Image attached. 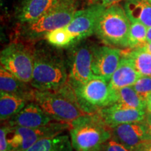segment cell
<instances>
[{"label": "cell", "instance_id": "obj_12", "mask_svg": "<svg viewBox=\"0 0 151 151\" xmlns=\"http://www.w3.org/2000/svg\"><path fill=\"white\" fill-rule=\"evenodd\" d=\"M97 113L105 123L112 128L121 124L142 122L146 118L147 111L115 103L100 109Z\"/></svg>", "mask_w": 151, "mask_h": 151}, {"label": "cell", "instance_id": "obj_15", "mask_svg": "<svg viewBox=\"0 0 151 151\" xmlns=\"http://www.w3.org/2000/svg\"><path fill=\"white\" fill-rule=\"evenodd\" d=\"M58 0H22L16 10V18L21 24L41 18L55 4Z\"/></svg>", "mask_w": 151, "mask_h": 151}, {"label": "cell", "instance_id": "obj_4", "mask_svg": "<svg viewBox=\"0 0 151 151\" xmlns=\"http://www.w3.org/2000/svg\"><path fill=\"white\" fill-rule=\"evenodd\" d=\"M129 18L124 7L115 4L106 7L99 17L94 34L109 46L129 48Z\"/></svg>", "mask_w": 151, "mask_h": 151}, {"label": "cell", "instance_id": "obj_14", "mask_svg": "<svg viewBox=\"0 0 151 151\" xmlns=\"http://www.w3.org/2000/svg\"><path fill=\"white\" fill-rule=\"evenodd\" d=\"M53 120L46 114L39 105L32 101L18 113L8 120L11 127H38L46 125Z\"/></svg>", "mask_w": 151, "mask_h": 151}, {"label": "cell", "instance_id": "obj_27", "mask_svg": "<svg viewBox=\"0 0 151 151\" xmlns=\"http://www.w3.org/2000/svg\"><path fill=\"white\" fill-rule=\"evenodd\" d=\"M7 125H4L0 129V151H9V146L7 141Z\"/></svg>", "mask_w": 151, "mask_h": 151}, {"label": "cell", "instance_id": "obj_19", "mask_svg": "<svg viewBox=\"0 0 151 151\" xmlns=\"http://www.w3.org/2000/svg\"><path fill=\"white\" fill-rule=\"evenodd\" d=\"M29 101L25 97L8 92L0 94V118L1 121L8 120L18 113Z\"/></svg>", "mask_w": 151, "mask_h": 151}, {"label": "cell", "instance_id": "obj_16", "mask_svg": "<svg viewBox=\"0 0 151 151\" xmlns=\"http://www.w3.org/2000/svg\"><path fill=\"white\" fill-rule=\"evenodd\" d=\"M141 76L129 60L122 55L120 64L109 81V85L113 90H117L124 87L132 86Z\"/></svg>", "mask_w": 151, "mask_h": 151}, {"label": "cell", "instance_id": "obj_8", "mask_svg": "<svg viewBox=\"0 0 151 151\" xmlns=\"http://www.w3.org/2000/svg\"><path fill=\"white\" fill-rule=\"evenodd\" d=\"M67 60L68 81L72 88L86 83L93 76L92 59L96 46L79 41L73 45Z\"/></svg>", "mask_w": 151, "mask_h": 151}, {"label": "cell", "instance_id": "obj_6", "mask_svg": "<svg viewBox=\"0 0 151 151\" xmlns=\"http://www.w3.org/2000/svg\"><path fill=\"white\" fill-rule=\"evenodd\" d=\"M78 105L85 113H94L118 101L116 90L101 77L93 76L86 83L73 88Z\"/></svg>", "mask_w": 151, "mask_h": 151}, {"label": "cell", "instance_id": "obj_17", "mask_svg": "<svg viewBox=\"0 0 151 151\" xmlns=\"http://www.w3.org/2000/svg\"><path fill=\"white\" fill-rule=\"evenodd\" d=\"M28 83L15 76L9 71L1 66L0 69V90L1 92H8L25 97L29 101H32L33 92L35 89L32 86L29 87Z\"/></svg>", "mask_w": 151, "mask_h": 151}, {"label": "cell", "instance_id": "obj_24", "mask_svg": "<svg viewBox=\"0 0 151 151\" xmlns=\"http://www.w3.org/2000/svg\"><path fill=\"white\" fill-rule=\"evenodd\" d=\"M130 22L129 48L132 49L141 48L147 43L146 39L148 27L135 20H130Z\"/></svg>", "mask_w": 151, "mask_h": 151}, {"label": "cell", "instance_id": "obj_33", "mask_svg": "<svg viewBox=\"0 0 151 151\" xmlns=\"http://www.w3.org/2000/svg\"><path fill=\"white\" fill-rule=\"evenodd\" d=\"M147 42L151 41V27H148V33H147Z\"/></svg>", "mask_w": 151, "mask_h": 151}, {"label": "cell", "instance_id": "obj_26", "mask_svg": "<svg viewBox=\"0 0 151 151\" xmlns=\"http://www.w3.org/2000/svg\"><path fill=\"white\" fill-rule=\"evenodd\" d=\"M137 149L132 150L111 138L104 143L100 151H137Z\"/></svg>", "mask_w": 151, "mask_h": 151}, {"label": "cell", "instance_id": "obj_2", "mask_svg": "<svg viewBox=\"0 0 151 151\" xmlns=\"http://www.w3.org/2000/svg\"><path fill=\"white\" fill-rule=\"evenodd\" d=\"M69 132L76 151H100L111 138V128L97 113H85L73 120Z\"/></svg>", "mask_w": 151, "mask_h": 151}, {"label": "cell", "instance_id": "obj_11", "mask_svg": "<svg viewBox=\"0 0 151 151\" xmlns=\"http://www.w3.org/2000/svg\"><path fill=\"white\" fill-rule=\"evenodd\" d=\"M120 48L111 46H96L92 59L93 75L101 77L109 82L122 58Z\"/></svg>", "mask_w": 151, "mask_h": 151}, {"label": "cell", "instance_id": "obj_5", "mask_svg": "<svg viewBox=\"0 0 151 151\" xmlns=\"http://www.w3.org/2000/svg\"><path fill=\"white\" fill-rule=\"evenodd\" d=\"M78 0H58L41 18L22 24L21 35L29 40H37L52 30L67 27L78 11Z\"/></svg>", "mask_w": 151, "mask_h": 151}, {"label": "cell", "instance_id": "obj_18", "mask_svg": "<svg viewBox=\"0 0 151 151\" xmlns=\"http://www.w3.org/2000/svg\"><path fill=\"white\" fill-rule=\"evenodd\" d=\"M124 9L130 20H135L151 27V1L146 0H125Z\"/></svg>", "mask_w": 151, "mask_h": 151}, {"label": "cell", "instance_id": "obj_7", "mask_svg": "<svg viewBox=\"0 0 151 151\" xmlns=\"http://www.w3.org/2000/svg\"><path fill=\"white\" fill-rule=\"evenodd\" d=\"M7 127L9 151H25L41 139L61 134L64 130L70 128V123L53 120L38 127Z\"/></svg>", "mask_w": 151, "mask_h": 151}, {"label": "cell", "instance_id": "obj_1", "mask_svg": "<svg viewBox=\"0 0 151 151\" xmlns=\"http://www.w3.org/2000/svg\"><path fill=\"white\" fill-rule=\"evenodd\" d=\"M68 81L67 60L46 48L34 50V68L30 86L38 90L58 91Z\"/></svg>", "mask_w": 151, "mask_h": 151}, {"label": "cell", "instance_id": "obj_36", "mask_svg": "<svg viewBox=\"0 0 151 151\" xmlns=\"http://www.w3.org/2000/svg\"><path fill=\"white\" fill-rule=\"evenodd\" d=\"M1 1H2V0H1Z\"/></svg>", "mask_w": 151, "mask_h": 151}, {"label": "cell", "instance_id": "obj_31", "mask_svg": "<svg viewBox=\"0 0 151 151\" xmlns=\"http://www.w3.org/2000/svg\"><path fill=\"white\" fill-rule=\"evenodd\" d=\"M146 110L147 112L151 113V93L146 99Z\"/></svg>", "mask_w": 151, "mask_h": 151}, {"label": "cell", "instance_id": "obj_35", "mask_svg": "<svg viewBox=\"0 0 151 151\" xmlns=\"http://www.w3.org/2000/svg\"><path fill=\"white\" fill-rule=\"evenodd\" d=\"M11 151H16V150H11Z\"/></svg>", "mask_w": 151, "mask_h": 151}, {"label": "cell", "instance_id": "obj_32", "mask_svg": "<svg viewBox=\"0 0 151 151\" xmlns=\"http://www.w3.org/2000/svg\"><path fill=\"white\" fill-rule=\"evenodd\" d=\"M140 48L143 49V50H146V51L151 53V41H150V42H147L144 46L141 47Z\"/></svg>", "mask_w": 151, "mask_h": 151}, {"label": "cell", "instance_id": "obj_30", "mask_svg": "<svg viewBox=\"0 0 151 151\" xmlns=\"http://www.w3.org/2000/svg\"><path fill=\"white\" fill-rule=\"evenodd\" d=\"M137 151H151V142L144 143L138 148Z\"/></svg>", "mask_w": 151, "mask_h": 151}, {"label": "cell", "instance_id": "obj_21", "mask_svg": "<svg viewBox=\"0 0 151 151\" xmlns=\"http://www.w3.org/2000/svg\"><path fill=\"white\" fill-rule=\"evenodd\" d=\"M122 55L129 60L141 76H151V53L138 48L127 52H122Z\"/></svg>", "mask_w": 151, "mask_h": 151}, {"label": "cell", "instance_id": "obj_10", "mask_svg": "<svg viewBox=\"0 0 151 151\" xmlns=\"http://www.w3.org/2000/svg\"><path fill=\"white\" fill-rule=\"evenodd\" d=\"M106 8L99 4H91L76 12L66 28L74 36L77 42L94 34L98 20Z\"/></svg>", "mask_w": 151, "mask_h": 151}, {"label": "cell", "instance_id": "obj_34", "mask_svg": "<svg viewBox=\"0 0 151 151\" xmlns=\"http://www.w3.org/2000/svg\"><path fill=\"white\" fill-rule=\"evenodd\" d=\"M146 1H151V0H146Z\"/></svg>", "mask_w": 151, "mask_h": 151}, {"label": "cell", "instance_id": "obj_25", "mask_svg": "<svg viewBox=\"0 0 151 151\" xmlns=\"http://www.w3.org/2000/svg\"><path fill=\"white\" fill-rule=\"evenodd\" d=\"M132 87L146 101L147 97L151 93V76H141Z\"/></svg>", "mask_w": 151, "mask_h": 151}, {"label": "cell", "instance_id": "obj_23", "mask_svg": "<svg viewBox=\"0 0 151 151\" xmlns=\"http://www.w3.org/2000/svg\"><path fill=\"white\" fill-rule=\"evenodd\" d=\"M44 38L49 44L57 48L70 47L77 42L74 36L66 27L52 30L47 34Z\"/></svg>", "mask_w": 151, "mask_h": 151}, {"label": "cell", "instance_id": "obj_9", "mask_svg": "<svg viewBox=\"0 0 151 151\" xmlns=\"http://www.w3.org/2000/svg\"><path fill=\"white\" fill-rule=\"evenodd\" d=\"M1 66L15 76L30 83L34 68V51L20 43H12L1 50Z\"/></svg>", "mask_w": 151, "mask_h": 151}, {"label": "cell", "instance_id": "obj_28", "mask_svg": "<svg viewBox=\"0 0 151 151\" xmlns=\"http://www.w3.org/2000/svg\"><path fill=\"white\" fill-rule=\"evenodd\" d=\"M121 0H89L90 4H99L105 7L117 4Z\"/></svg>", "mask_w": 151, "mask_h": 151}, {"label": "cell", "instance_id": "obj_3", "mask_svg": "<svg viewBox=\"0 0 151 151\" xmlns=\"http://www.w3.org/2000/svg\"><path fill=\"white\" fill-rule=\"evenodd\" d=\"M32 101L55 121L71 124L73 120L85 114L77 104L73 88L68 83L58 91L35 89Z\"/></svg>", "mask_w": 151, "mask_h": 151}, {"label": "cell", "instance_id": "obj_22", "mask_svg": "<svg viewBox=\"0 0 151 151\" xmlns=\"http://www.w3.org/2000/svg\"><path fill=\"white\" fill-rule=\"evenodd\" d=\"M117 97L118 101L131 108L146 110V101L142 99L132 86L124 87L117 90Z\"/></svg>", "mask_w": 151, "mask_h": 151}, {"label": "cell", "instance_id": "obj_13", "mask_svg": "<svg viewBox=\"0 0 151 151\" xmlns=\"http://www.w3.org/2000/svg\"><path fill=\"white\" fill-rule=\"evenodd\" d=\"M111 138L132 150L148 142L145 124L142 122L124 123L111 128Z\"/></svg>", "mask_w": 151, "mask_h": 151}, {"label": "cell", "instance_id": "obj_29", "mask_svg": "<svg viewBox=\"0 0 151 151\" xmlns=\"http://www.w3.org/2000/svg\"><path fill=\"white\" fill-rule=\"evenodd\" d=\"M143 124H145L146 129L147 137H148V141L151 142V113L147 112L146 118L143 120Z\"/></svg>", "mask_w": 151, "mask_h": 151}, {"label": "cell", "instance_id": "obj_20", "mask_svg": "<svg viewBox=\"0 0 151 151\" xmlns=\"http://www.w3.org/2000/svg\"><path fill=\"white\" fill-rule=\"evenodd\" d=\"M71 138L67 135H58L38 141L25 151H73Z\"/></svg>", "mask_w": 151, "mask_h": 151}]
</instances>
